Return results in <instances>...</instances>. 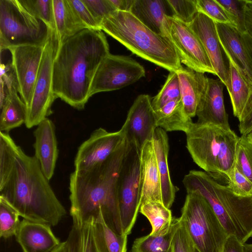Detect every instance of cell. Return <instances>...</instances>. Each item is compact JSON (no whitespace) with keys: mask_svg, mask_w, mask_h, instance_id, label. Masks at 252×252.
<instances>
[{"mask_svg":"<svg viewBox=\"0 0 252 252\" xmlns=\"http://www.w3.org/2000/svg\"><path fill=\"white\" fill-rule=\"evenodd\" d=\"M91 235L95 252H126L128 235L114 231L106 223L101 212L93 219Z\"/></svg>","mask_w":252,"mask_h":252,"instance_id":"484cf974","label":"cell"},{"mask_svg":"<svg viewBox=\"0 0 252 252\" xmlns=\"http://www.w3.org/2000/svg\"><path fill=\"white\" fill-rule=\"evenodd\" d=\"M23 252H52L62 243L51 226L23 219L15 236Z\"/></svg>","mask_w":252,"mask_h":252,"instance_id":"ffe728a7","label":"cell"},{"mask_svg":"<svg viewBox=\"0 0 252 252\" xmlns=\"http://www.w3.org/2000/svg\"><path fill=\"white\" fill-rule=\"evenodd\" d=\"M139 212L149 221L152 230L150 234L156 236L169 228L173 217L170 209L161 202L151 201L141 205Z\"/></svg>","mask_w":252,"mask_h":252,"instance_id":"4dcf8cb0","label":"cell"},{"mask_svg":"<svg viewBox=\"0 0 252 252\" xmlns=\"http://www.w3.org/2000/svg\"><path fill=\"white\" fill-rule=\"evenodd\" d=\"M129 144L125 139L104 162L89 170H74L69 178L70 215L73 226L79 229L100 212L107 225L123 232L118 194V178Z\"/></svg>","mask_w":252,"mask_h":252,"instance_id":"7a4b0ae2","label":"cell"},{"mask_svg":"<svg viewBox=\"0 0 252 252\" xmlns=\"http://www.w3.org/2000/svg\"><path fill=\"white\" fill-rule=\"evenodd\" d=\"M183 183L187 192H197L208 202L228 236L243 244L252 237V197L236 195L202 171H189Z\"/></svg>","mask_w":252,"mask_h":252,"instance_id":"277c9868","label":"cell"},{"mask_svg":"<svg viewBox=\"0 0 252 252\" xmlns=\"http://www.w3.org/2000/svg\"><path fill=\"white\" fill-rule=\"evenodd\" d=\"M155 112L158 127L166 131L185 133L193 123L185 113L181 99L169 101Z\"/></svg>","mask_w":252,"mask_h":252,"instance_id":"83f0119b","label":"cell"},{"mask_svg":"<svg viewBox=\"0 0 252 252\" xmlns=\"http://www.w3.org/2000/svg\"><path fill=\"white\" fill-rule=\"evenodd\" d=\"M188 25L201 42L216 75L226 87L229 78V63L219 40L216 23L198 11Z\"/></svg>","mask_w":252,"mask_h":252,"instance_id":"2e32d148","label":"cell"},{"mask_svg":"<svg viewBox=\"0 0 252 252\" xmlns=\"http://www.w3.org/2000/svg\"><path fill=\"white\" fill-rule=\"evenodd\" d=\"M145 75L142 65L130 57L109 54L93 78L90 95L113 91L132 84Z\"/></svg>","mask_w":252,"mask_h":252,"instance_id":"8fae6325","label":"cell"},{"mask_svg":"<svg viewBox=\"0 0 252 252\" xmlns=\"http://www.w3.org/2000/svg\"><path fill=\"white\" fill-rule=\"evenodd\" d=\"M44 46L25 45L8 49L11 54V64L16 76L18 93L27 108L32 99Z\"/></svg>","mask_w":252,"mask_h":252,"instance_id":"4fadbf2b","label":"cell"},{"mask_svg":"<svg viewBox=\"0 0 252 252\" xmlns=\"http://www.w3.org/2000/svg\"><path fill=\"white\" fill-rule=\"evenodd\" d=\"M196 5L198 12L205 14L216 23L234 26L226 11L217 0H196Z\"/></svg>","mask_w":252,"mask_h":252,"instance_id":"74e56055","label":"cell"},{"mask_svg":"<svg viewBox=\"0 0 252 252\" xmlns=\"http://www.w3.org/2000/svg\"><path fill=\"white\" fill-rule=\"evenodd\" d=\"M224 86L219 79L208 77L206 91L200 99L196 110L197 123L230 128L228 115L224 103L223 89Z\"/></svg>","mask_w":252,"mask_h":252,"instance_id":"d6986e66","label":"cell"},{"mask_svg":"<svg viewBox=\"0 0 252 252\" xmlns=\"http://www.w3.org/2000/svg\"><path fill=\"white\" fill-rule=\"evenodd\" d=\"M100 30L137 56L170 72L183 67L169 38L154 32L129 12L116 11L103 20Z\"/></svg>","mask_w":252,"mask_h":252,"instance_id":"5b68a950","label":"cell"},{"mask_svg":"<svg viewBox=\"0 0 252 252\" xmlns=\"http://www.w3.org/2000/svg\"><path fill=\"white\" fill-rule=\"evenodd\" d=\"M18 0H0V51L25 45H44L51 32Z\"/></svg>","mask_w":252,"mask_h":252,"instance_id":"ba28073f","label":"cell"},{"mask_svg":"<svg viewBox=\"0 0 252 252\" xmlns=\"http://www.w3.org/2000/svg\"><path fill=\"white\" fill-rule=\"evenodd\" d=\"M57 42L51 31L44 46L38 73L29 106L27 108L25 125L31 128L52 113V105L55 99L53 90V67Z\"/></svg>","mask_w":252,"mask_h":252,"instance_id":"30bf717a","label":"cell"},{"mask_svg":"<svg viewBox=\"0 0 252 252\" xmlns=\"http://www.w3.org/2000/svg\"><path fill=\"white\" fill-rule=\"evenodd\" d=\"M248 141L252 144V129L246 135Z\"/></svg>","mask_w":252,"mask_h":252,"instance_id":"816d5d0a","label":"cell"},{"mask_svg":"<svg viewBox=\"0 0 252 252\" xmlns=\"http://www.w3.org/2000/svg\"><path fill=\"white\" fill-rule=\"evenodd\" d=\"M176 72L184 111L189 118H192L196 116L200 99L206 91L208 77L204 73L183 67Z\"/></svg>","mask_w":252,"mask_h":252,"instance_id":"603a6c76","label":"cell"},{"mask_svg":"<svg viewBox=\"0 0 252 252\" xmlns=\"http://www.w3.org/2000/svg\"><path fill=\"white\" fill-rule=\"evenodd\" d=\"M165 28L167 36L175 47L182 63L193 70L216 75L201 42L188 24L167 16Z\"/></svg>","mask_w":252,"mask_h":252,"instance_id":"7c38bea8","label":"cell"},{"mask_svg":"<svg viewBox=\"0 0 252 252\" xmlns=\"http://www.w3.org/2000/svg\"><path fill=\"white\" fill-rule=\"evenodd\" d=\"M244 22L246 32L252 38V0H245Z\"/></svg>","mask_w":252,"mask_h":252,"instance_id":"f6af8a7d","label":"cell"},{"mask_svg":"<svg viewBox=\"0 0 252 252\" xmlns=\"http://www.w3.org/2000/svg\"><path fill=\"white\" fill-rule=\"evenodd\" d=\"M70 241L68 236L66 241L62 242L61 244L52 252H70Z\"/></svg>","mask_w":252,"mask_h":252,"instance_id":"681fc988","label":"cell"},{"mask_svg":"<svg viewBox=\"0 0 252 252\" xmlns=\"http://www.w3.org/2000/svg\"><path fill=\"white\" fill-rule=\"evenodd\" d=\"M185 133L186 147L193 161L218 183L226 185L239 137L231 128L197 122H193Z\"/></svg>","mask_w":252,"mask_h":252,"instance_id":"8992f818","label":"cell"},{"mask_svg":"<svg viewBox=\"0 0 252 252\" xmlns=\"http://www.w3.org/2000/svg\"><path fill=\"white\" fill-rule=\"evenodd\" d=\"M35 142L34 156L48 180L53 177L59 155L55 126L53 122L46 118L41 122L33 132Z\"/></svg>","mask_w":252,"mask_h":252,"instance_id":"7402d4cb","label":"cell"},{"mask_svg":"<svg viewBox=\"0 0 252 252\" xmlns=\"http://www.w3.org/2000/svg\"><path fill=\"white\" fill-rule=\"evenodd\" d=\"M109 47L101 31L84 29L57 45L53 67L55 96L78 110L91 97V84Z\"/></svg>","mask_w":252,"mask_h":252,"instance_id":"3957f363","label":"cell"},{"mask_svg":"<svg viewBox=\"0 0 252 252\" xmlns=\"http://www.w3.org/2000/svg\"><path fill=\"white\" fill-rule=\"evenodd\" d=\"M125 139L121 129L108 132L99 127L78 148L74 159L75 170H89L104 162Z\"/></svg>","mask_w":252,"mask_h":252,"instance_id":"5bb4252c","label":"cell"},{"mask_svg":"<svg viewBox=\"0 0 252 252\" xmlns=\"http://www.w3.org/2000/svg\"><path fill=\"white\" fill-rule=\"evenodd\" d=\"M244 247L245 252H252V244H244Z\"/></svg>","mask_w":252,"mask_h":252,"instance_id":"f907efd6","label":"cell"},{"mask_svg":"<svg viewBox=\"0 0 252 252\" xmlns=\"http://www.w3.org/2000/svg\"><path fill=\"white\" fill-rule=\"evenodd\" d=\"M93 219H90L82 228L77 229V252H95L91 235Z\"/></svg>","mask_w":252,"mask_h":252,"instance_id":"b9f144b4","label":"cell"},{"mask_svg":"<svg viewBox=\"0 0 252 252\" xmlns=\"http://www.w3.org/2000/svg\"><path fill=\"white\" fill-rule=\"evenodd\" d=\"M192 252H199L193 245L192 246Z\"/></svg>","mask_w":252,"mask_h":252,"instance_id":"f5cc1de1","label":"cell"},{"mask_svg":"<svg viewBox=\"0 0 252 252\" xmlns=\"http://www.w3.org/2000/svg\"><path fill=\"white\" fill-rule=\"evenodd\" d=\"M153 140L160 176L162 202L170 209L179 189L173 184L170 176L168 163L169 144L166 131L158 127L155 131Z\"/></svg>","mask_w":252,"mask_h":252,"instance_id":"d4e9b609","label":"cell"},{"mask_svg":"<svg viewBox=\"0 0 252 252\" xmlns=\"http://www.w3.org/2000/svg\"><path fill=\"white\" fill-rule=\"evenodd\" d=\"M71 8L87 29L101 31L89 10L80 0H67Z\"/></svg>","mask_w":252,"mask_h":252,"instance_id":"60d3db41","label":"cell"},{"mask_svg":"<svg viewBox=\"0 0 252 252\" xmlns=\"http://www.w3.org/2000/svg\"><path fill=\"white\" fill-rule=\"evenodd\" d=\"M242 135H246L252 129V110L241 121L238 125Z\"/></svg>","mask_w":252,"mask_h":252,"instance_id":"bcb514c9","label":"cell"},{"mask_svg":"<svg viewBox=\"0 0 252 252\" xmlns=\"http://www.w3.org/2000/svg\"><path fill=\"white\" fill-rule=\"evenodd\" d=\"M226 186L235 194L243 197H252V183L234 163L227 175Z\"/></svg>","mask_w":252,"mask_h":252,"instance_id":"d590c367","label":"cell"},{"mask_svg":"<svg viewBox=\"0 0 252 252\" xmlns=\"http://www.w3.org/2000/svg\"><path fill=\"white\" fill-rule=\"evenodd\" d=\"M49 181L35 157L0 131V197L24 219L54 226L66 212Z\"/></svg>","mask_w":252,"mask_h":252,"instance_id":"6da1fadb","label":"cell"},{"mask_svg":"<svg viewBox=\"0 0 252 252\" xmlns=\"http://www.w3.org/2000/svg\"><path fill=\"white\" fill-rule=\"evenodd\" d=\"M18 1L28 13L42 21L50 30L54 32L53 0H18Z\"/></svg>","mask_w":252,"mask_h":252,"instance_id":"d6a6232c","label":"cell"},{"mask_svg":"<svg viewBox=\"0 0 252 252\" xmlns=\"http://www.w3.org/2000/svg\"><path fill=\"white\" fill-rule=\"evenodd\" d=\"M180 225V218H173L168 229L158 235L148 234L136 238L130 252H172L173 237Z\"/></svg>","mask_w":252,"mask_h":252,"instance_id":"f546056e","label":"cell"},{"mask_svg":"<svg viewBox=\"0 0 252 252\" xmlns=\"http://www.w3.org/2000/svg\"><path fill=\"white\" fill-rule=\"evenodd\" d=\"M129 12L154 32L167 36L166 17H172L167 0H133Z\"/></svg>","mask_w":252,"mask_h":252,"instance_id":"cb8c5ba5","label":"cell"},{"mask_svg":"<svg viewBox=\"0 0 252 252\" xmlns=\"http://www.w3.org/2000/svg\"><path fill=\"white\" fill-rule=\"evenodd\" d=\"M180 219L199 252H222L228 236L208 202L199 193L187 192Z\"/></svg>","mask_w":252,"mask_h":252,"instance_id":"52a82bcc","label":"cell"},{"mask_svg":"<svg viewBox=\"0 0 252 252\" xmlns=\"http://www.w3.org/2000/svg\"><path fill=\"white\" fill-rule=\"evenodd\" d=\"M226 11L234 26L241 33L246 32L244 22L245 0H217Z\"/></svg>","mask_w":252,"mask_h":252,"instance_id":"f35d334b","label":"cell"},{"mask_svg":"<svg viewBox=\"0 0 252 252\" xmlns=\"http://www.w3.org/2000/svg\"><path fill=\"white\" fill-rule=\"evenodd\" d=\"M118 11L129 12L133 0H110Z\"/></svg>","mask_w":252,"mask_h":252,"instance_id":"7dc6e473","label":"cell"},{"mask_svg":"<svg viewBox=\"0 0 252 252\" xmlns=\"http://www.w3.org/2000/svg\"><path fill=\"white\" fill-rule=\"evenodd\" d=\"M140 151L129 144L118 178V194L123 232L128 235L140 207Z\"/></svg>","mask_w":252,"mask_h":252,"instance_id":"9c48e42d","label":"cell"},{"mask_svg":"<svg viewBox=\"0 0 252 252\" xmlns=\"http://www.w3.org/2000/svg\"><path fill=\"white\" fill-rule=\"evenodd\" d=\"M77 229L72 226L68 236L70 241V252H77Z\"/></svg>","mask_w":252,"mask_h":252,"instance_id":"c3c4849f","label":"cell"},{"mask_svg":"<svg viewBox=\"0 0 252 252\" xmlns=\"http://www.w3.org/2000/svg\"><path fill=\"white\" fill-rule=\"evenodd\" d=\"M172 17L187 24L190 23L198 12L196 0H167Z\"/></svg>","mask_w":252,"mask_h":252,"instance_id":"8d00e7d4","label":"cell"},{"mask_svg":"<svg viewBox=\"0 0 252 252\" xmlns=\"http://www.w3.org/2000/svg\"><path fill=\"white\" fill-rule=\"evenodd\" d=\"M140 206L151 201L162 202L160 176L153 139L146 142L140 151Z\"/></svg>","mask_w":252,"mask_h":252,"instance_id":"44dd1931","label":"cell"},{"mask_svg":"<svg viewBox=\"0 0 252 252\" xmlns=\"http://www.w3.org/2000/svg\"><path fill=\"white\" fill-rule=\"evenodd\" d=\"M244 244L233 236H228L222 252H245Z\"/></svg>","mask_w":252,"mask_h":252,"instance_id":"ee69618b","label":"cell"},{"mask_svg":"<svg viewBox=\"0 0 252 252\" xmlns=\"http://www.w3.org/2000/svg\"><path fill=\"white\" fill-rule=\"evenodd\" d=\"M152 99L148 94H140L130 107L121 129L129 144L141 151L145 143L152 140L158 127Z\"/></svg>","mask_w":252,"mask_h":252,"instance_id":"9a60e30c","label":"cell"},{"mask_svg":"<svg viewBox=\"0 0 252 252\" xmlns=\"http://www.w3.org/2000/svg\"><path fill=\"white\" fill-rule=\"evenodd\" d=\"M100 29L103 20L117 10L110 0H82Z\"/></svg>","mask_w":252,"mask_h":252,"instance_id":"ab89813d","label":"cell"},{"mask_svg":"<svg viewBox=\"0 0 252 252\" xmlns=\"http://www.w3.org/2000/svg\"><path fill=\"white\" fill-rule=\"evenodd\" d=\"M54 33L57 45L86 27L75 14L67 0H53Z\"/></svg>","mask_w":252,"mask_h":252,"instance_id":"4316f807","label":"cell"},{"mask_svg":"<svg viewBox=\"0 0 252 252\" xmlns=\"http://www.w3.org/2000/svg\"><path fill=\"white\" fill-rule=\"evenodd\" d=\"M229 78L226 87L230 97L233 115L240 121L249 101L251 91L234 64L229 60Z\"/></svg>","mask_w":252,"mask_h":252,"instance_id":"f1b7e54d","label":"cell"},{"mask_svg":"<svg viewBox=\"0 0 252 252\" xmlns=\"http://www.w3.org/2000/svg\"><path fill=\"white\" fill-rule=\"evenodd\" d=\"M180 99V89L177 73L176 71L170 72L162 88L153 98L151 101L152 107L155 111L169 101Z\"/></svg>","mask_w":252,"mask_h":252,"instance_id":"836d02e7","label":"cell"},{"mask_svg":"<svg viewBox=\"0 0 252 252\" xmlns=\"http://www.w3.org/2000/svg\"><path fill=\"white\" fill-rule=\"evenodd\" d=\"M0 81L6 88V96L0 105V131L8 133L25 124L27 107L18 94L17 82L12 68L1 72Z\"/></svg>","mask_w":252,"mask_h":252,"instance_id":"ac0fdd59","label":"cell"},{"mask_svg":"<svg viewBox=\"0 0 252 252\" xmlns=\"http://www.w3.org/2000/svg\"><path fill=\"white\" fill-rule=\"evenodd\" d=\"M18 212L0 197V237L6 239L15 236L21 221Z\"/></svg>","mask_w":252,"mask_h":252,"instance_id":"1f68e13d","label":"cell"},{"mask_svg":"<svg viewBox=\"0 0 252 252\" xmlns=\"http://www.w3.org/2000/svg\"><path fill=\"white\" fill-rule=\"evenodd\" d=\"M192 243L188 234L180 221V225L172 240V252H192Z\"/></svg>","mask_w":252,"mask_h":252,"instance_id":"7bdbcfd3","label":"cell"},{"mask_svg":"<svg viewBox=\"0 0 252 252\" xmlns=\"http://www.w3.org/2000/svg\"><path fill=\"white\" fill-rule=\"evenodd\" d=\"M235 163L241 172L252 183V144L246 135L239 138L235 157Z\"/></svg>","mask_w":252,"mask_h":252,"instance_id":"e575fe53","label":"cell"},{"mask_svg":"<svg viewBox=\"0 0 252 252\" xmlns=\"http://www.w3.org/2000/svg\"><path fill=\"white\" fill-rule=\"evenodd\" d=\"M216 26L219 40L226 56L248 85L252 95V56L242 33L230 25L216 23Z\"/></svg>","mask_w":252,"mask_h":252,"instance_id":"e0dca14e","label":"cell"}]
</instances>
